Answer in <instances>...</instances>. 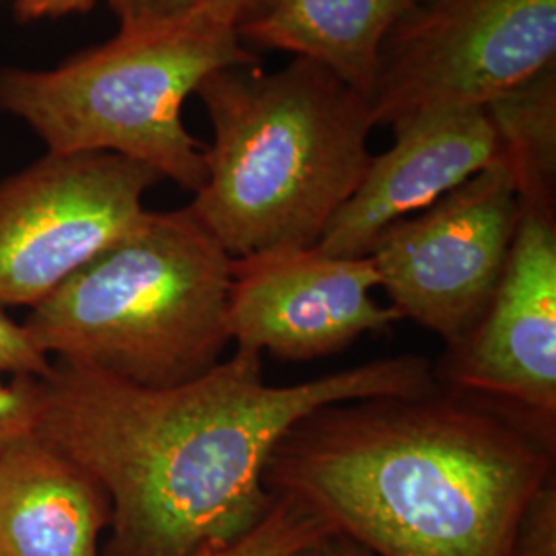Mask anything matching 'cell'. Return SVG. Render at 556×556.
Instances as JSON below:
<instances>
[{
    "mask_svg": "<svg viewBox=\"0 0 556 556\" xmlns=\"http://www.w3.org/2000/svg\"><path fill=\"white\" fill-rule=\"evenodd\" d=\"M38 386L36 433L112 503L101 556H199L233 544L270 511L266 462L298 420L338 402L427 394L439 379L429 358L400 355L270 386L262 355L236 351L172 388H140L64 361H52Z\"/></svg>",
    "mask_w": 556,
    "mask_h": 556,
    "instance_id": "1",
    "label": "cell"
},
{
    "mask_svg": "<svg viewBox=\"0 0 556 556\" xmlns=\"http://www.w3.org/2000/svg\"><path fill=\"white\" fill-rule=\"evenodd\" d=\"M555 445L439 381L309 413L275 445L264 484L374 555L509 556L528 501L556 475Z\"/></svg>",
    "mask_w": 556,
    "mask_h": 556,
    "instance_id": "2",
    "label": "cell"
},
{
    "mask_svg": "<svg viewBox=\"0 0 556 556\" xmlns=\"http://www.w3.org/2000/svg\"><path fill=\"white\" fill-rule=\"evenodd\" d=\"M239 64L197 89L213 126L188 206L231 258L316 248L371 161L369 101L318 62Z\"/></svg>",
    "mask_w": 556,
    "mask_h": 556,
    "instance_id": "3",
    "label": "cell"
},
{
    "mask_svg": "<svg viewBox=\"0 0 556 556\" xmlns=\"http://www.w3.org/2000/svg\"><path fill=\"white\" fill-rule=\"evenodd\" d=\"M233 258L186 206L144 215L21 324L50 361L140 386L204 376L231 342Z\"/></svg>",
    "mask_w": 556,
    "mask_h": 556,
    "instance_id": "4",
    "label": "cell"
},
{
    "mask_svg": "<svg viewBox=\"0 0 556 556\" xmlns=\"http://www.w3.org/2000/svg\"><path fill=\"white\" fill-rule=\"evenodd\" d=\"M256 56L202 7L174 21L119 27L112 40L52 68H2L0 110L50 153H114L190 192L206 181V147L181 110L200 83Z\"/></svg>",
    "mask_w": 556,
    "mask_h": 556,
    "instance_id": "5",
    "label": "cell"
},
{
    "mask_svg": "<svg viewBox=\"0 0 556 556\" xmlns=\"http://www.w3.org/2000/svg\"><path fill=\"white\" fill-rule=\"evenodd\" d=\"M556 64V0H415L381 43L369 91L378 124L486 108Z\"/></svg>",
    "mask_w": 556,
    "mask_h": 556,
    "instance_id": "6",
    "label": "cell"
},
{
    "mask_svg": "<svg viewBox=\"0 0 556 556\" xmlns=\"http://www.w3.org/2000/svg\"><path fill=\"white\" fill-rule=\"evenodd\" d=\"M521 215L507 161L381 231L367 258L402 319L438 334L447 353L472 334L503 275Z\"/></svg>",
    "mask_w": 556,
    "mask_h": 556,
    "instance_id": "7",
    "label": "cell"
},
{
    "mask_svg": "<svg viewBox=\"0 0 556 556\" xmlns=\"http://www.w3.org/2000/svg\"><path fill=\"white\" fill-rule=\"evenodd\" d=\"M161 176L114 153H46L0 181V307H36L130 231Z\"/></svg>",
    "mask_w": 556,
    "mask_h": 556,
    "instance_id": "8",
    "label": "cell"
},
{
    "mask_svg": "<svg viewBox=\"0 0 556 556\" xmlns=\"http://www.w3.org/2000/svg\"><path fill=\"white\" fill-rule=\"evenodd\" d=\"M443 378L556 438L555 206L521 202L497 289L472 334L447 353Z\"/></svg>",
    "mask_w": 556,
    "mask_h": 556,
    "instance_id": "9",
    "label": "cell"
},
{
    "mask_svg": "<svg viewBox=\"0 0 556 556\" xmlns=\"http://www.w3.org/2000/svg\"><path fill=\"white\" fill-rule=\"evenodd\" d=\"M374 262L328 256L318 248L233 260L227 324L241 353L312 361L402 319L374 295Z\"/></svg>",
    "mask_w": 556,
    "mask_h": 556,
    "instance_id": "10",
    "label": "cell"
},
{
    "mask_svg": "<svg viewBox=\"0 0 556 556\" xmlns=\"http://www.w3.org/2000/svg\"><path fill=\"white\" fill-rule=\"evenodd\" d=\"M394 144L371 157L355 194L328 225L318 250L363 258L396 220L417 215L501 160L484 108H443L397 119Z\"/></svg>",
    "mask_w": 556,
    "mask_h": 556,
    "instance_id": "11",
    "label": "cell"
},
{
    "mask_svg": "<svg viewBox=\"0 0 556 556\" xmlns=\"http://www.w3.org/2000/svg\"><path fill=\"white\" fill-rule=\"evenodd\" d=\"M112 503L40 433L0 450V556H101Z\"/></svg>",
    "mask_w": 556,
    "mask_h": 556,
    "instance_id": "12",
    "label": "cell"
},
{
    "mask_svg": "<svg viewBox=\"0 0 556 556\" xmlns=\"http://www.w3.org/2000/svg\"><path fill=\"white\" fill-rule=\"evenodd\" d=\"M415 0H282L238 29L239 40L332 71L369 98L381 43Z\"/></svg>",
    "mask_w": 556,
    "mask_h": 556,
    "instance_id": "13",
    "label": "cell"
},
{
    "mask_svg": "<svg viewBox=\"0 0 556 556\" xmlns=\"http://www.w3.org/2000/svg\"><path fill=\"white\" fill-rule=\"evenodd\" d=\"M484 110L501 155L516 176L521 202L555 206L556 64L498 96Z\"/></svg>",
    "mask_w": 556,
    "mask_h": 556,
    "instance_id": "14",
    "label": "cell"
},
{
    "mask_svg": "<svg viewBox=\"0 0 556 556\" xmlns=\"http://www.w3.org/2000/svg\"><path fill=\"white\" fill-rule=\"evenodd\" d=\"M275 503L258 526L233 544L199 556H291L332 528L298 498L273 495Z\"/></svg>",
    "mask_w": 556,
    "mask_h": 556,
    "instance_id": "15",
    "label": "cell"
},
{
    "mask_svg": "<svg viewBox=\"0 0 556 556\" xmlns=\"http://www.w3.org/2000/svg\"><path fill=\"white\" fill-rule=\"evenodd\" d=\"M509 556H556V475L528 501Z\"/></svg>",
    "mask_w": 556,
    "mask_h": 556,
    "instance_id": "16",
    "label": "cell"
},
{
    "mask_svg": "<svg viewBox=\"0 0 556 556\" xmlns=\"http://www.w3.org/2000/svg\"><path fill=\"white\" fill-rule=\"evenodd\" d=\"M40 413L38 378L0 376V450L36 431Z\"/></svg>",
    "mask_w": 556,
    "mask_h": 556,
    "instance_id": "17",
    "label": "cell"
},
{
    "mask_svg": "<svg viewBox=\"0 0 556 556\" xmlns=\"http://www.w3.org/2000/svg\"><path fill=\"white\" fill-rule=\"evenodd\" d=\"M50 365L52 361L34 346L23 326L0 307V376L43 378Z\"/></svg>",
    "mask_w": 556,
    "mask_h": 556,
    "instance_id": "18",
    "label": "cell"
},
{
    "mask_svg": "<svg viewBox=\"0 0 556 556\" xmlns=\"http://www.w3.org/2000/svg\"><path fill=\"white\" fill-rule=\"evenodd\" d=\"M119 27H140L174 21L197 11L202 0H108Z\"/></svg>",
    "mask_w": 556,
    "mask_h": 556,
    "instance_id": "19",
    "label": "cell"
},
{
    "mask_svg": "<svg viewBox=\"0 0 556 556\" xmlns=\"http://www.w3.org/2000/svg\"><path fill=\"white\" fill-rule=\"evenodd\" d=\"M282 0H202V9L225 27L238 31L243 25L268 15Z\"/></svg>",
    "mask_w": 556,
    "mask_h": 556,
    "instance_id": "20",
    "label": "cell"
},
{
    "mask_svg": "<svg viewBox=\"0 0 556 556\" xmlns=\"http://www.w3.org/2000/svg\"><path fill=\"white\" fill-rule=\"evenodd\" d=\"M9 2L21 21L56 20L73 13H87L98 0H0Z\"/></svg>",
    "mask_w": 556,
    "mask_h": 556,
    "instance_id": "21",
    "label": "cell"
},
{
    "mask_svg": "<svg viewBox=\"0 0 556 556\" xmlns=\"http://www.w3.org/2000/svg\"><path fill=\"white\" fill-rule=\"evenodd\" d=\"M291 556H378L365 546H361L355 540L342 536L338 532H328L324 536L312 540L309 544L301 546Z\"/></svg>",
    "mask_w": 556,
    "mask_h": 556,
    "instance_id": "22",
    "label": "cell"
}]
</instances>
